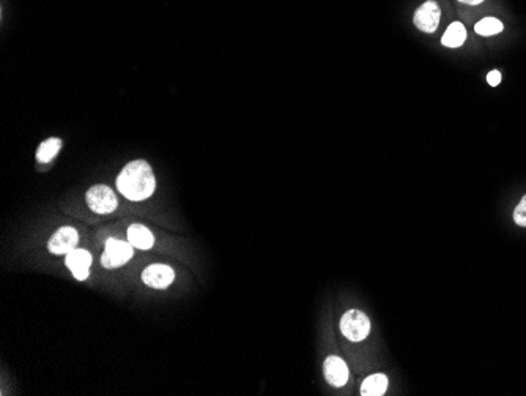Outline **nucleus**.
Masks as SVG:
<instances>
[{"mask_svg":"<svg viewBox=\"0 0 526 396\" xmlns=\"http://www.w3.org/2000/svg\"><path fill=\"white\" fill-rule=\"evenodd\" d=\"M175 280V272L169 265L153 264L142 272V281L154 289H166Z\"/></svg>","mask_w":526,"mask_h":396,"instance_id":"nucleus-6","label":"nucleus"},{"mask_svg":"<svg viewBox=\"0 0 526 396\" xmlns=\"http://www.w3.org/2000/svg\"><path fill=\"white\" fill-rule=\"evenodd\" d=\"M60 147H62V140H60L59 138H51V139L43 140L37 150V160L39 161V163H49V161L56 158Z\"/></svg>","mask_w":526,"mask_h":396,"instance_id":"nucleus-13","label":"nucleus"},{"mask_svg":"<svg viewBox=\"0 0 526 396\" xmlns=\"http://www.w3.org/2000/svg\"><path fill=\"white\" fill-rule=\"evenodd\" d=\"M117 188L126 199L134 203L150 198L157 188V180H154L150 164L144 160L131 161L120 172Z\"/></svg>","mask_w":526,"mask_h":396,"instance_id":"nucleus-1","label":"nucleus"},{"mask_svg":"<svg viewBox=\"0 0 526 396\" xmlns=\"http://www.w3.org/2000/svg\"><path fill=\"white\" fill-rule=\"evenodd\" d=\"M128 241L139 250H150L154 244L153 234L142 224H133L128 229Z\"/></svg>","mask_w":526,"mask_h":396,"instance_id":"nucleus-10","label":"nucleus"},{"mask_svg":"<svg viewBox=\"0 0 526 396\" xmlns=\"http://www.w3.org/2000/svg\"><path fill=\"white\" fill-rule=\"evenodd\" d=\"M458 2L467 4V5H479V4H482L484 0H458Z\"/></svg>","mask_w":526,"mask_h":396,"instance_id":"nucleus-17","label":"nucleus"},{"mask_svg":"<svg viewBox=\"0 0 526 396\" xmlns=\"http://www.w3.org/2000/svg\"><path fill=\"white\" fill-rule=\"evenodd\" d=\"M467 40V30H465L463 24L460 23H454L448 27V30L444 32V35L441 38V43L448 48H458L462 46Z\"/></svg>","mask_w":526,"mask_h":396,"instance_id":"nucleus-12","label":"nucleus"},{"mask_svg":"<svg viewBox=\"0 0 526 396\" xmlns=\"http://www.w3.org/2000/svg\"><path fill=\"white\" fill-rule=\"evenodd\" d=\"M323 371H325V378L331 385L342 387L347 384L348 368L342 359L328 357L325 360V365H323Z\"/></svg>","mask_w":526,"mask_h":396,"instance_id":"nucleus-9","label":"nucleus"},{"mask_svg":"<svg viewBox=\"0 0 526 396\" xmlns=\"http://www.w3.org/2000/svg\"><path fill=\"white\" fill-rule=\"evenodd\" d=\"M79 241V234L74 227L65 226L51 237L48 248L52 254H68L76 248Z\"/></svg>","mask_w":526,"mask_h":396,"instance_id":"nucleus-7","label":"nucleus"},{"mask_svg":"<svg viewBox=\"0 0 526 396\" xmlns=\"http://www.w3.org/2000/svg\"><path fill=\"white\" fill-rule=\"evenodd\" d=\"M87 204L95 213H112L117 209L116 193L106 185H95L87 191Z\"/></svg>","mask_w":526,"mask_h":396,"instance_id":"nucleus-4","label":"nucleus"},{"mask_svg":"<svg viewBox=\"0 0 526 396\" xmlns=\"http://www.w3.org/2000/svg\"><path fill=\"white\" fill-rule=\"evenodd\" d=\"M514 221L522 227H526V196L520 200V204L517 205V209L514 212Z\"/></svg>","mask_w":526,"mask_h":396,"instance_id":"nucleus-15","label":"nucleus"},{"mask_svg":"<svg viewBox=\"0 0 526 396\" xmlns=\"http://www.w3.org/2000/svg\"><path fill=\"white\" fill-rule=\"evenodd\" d=\"M133 245L130 241L109 239L106 241V250L101 256L104 268H117L125 265L133 258Z\"/></svg>","mask_w":526,"mask_h":396,"instance_id":"nucleus-3","label":"nucleus"},{"mask_svg":"<svg viewBox=\"0 0 526 396\" xmlns=\"http://www.w3.org/2000/svg\"><path fill=\"white\" fill-rule=\"evenodd\" d=\"M504 25L501 21H498L496 18H484L482 21H479L475 27L476 33H479V35L482 37H491V35H496V33L503 32Z\"/></svg>","mask_w":526,"mask_h":396,"instance_id":"nucleus-14","label":"nucleus"},{"mask_svg":"<svg viewBox=\"0 0 526 396\" xmlns=\"http://www.w3.org/2000/svg\"><path fill=\"white\" fill-rule=\"evenodd\" d=\"M389 380L384 374H372L362 382L361 395L362 396H381L388 390Z\"/></svg>","mask_w":526,"mask_h":396,"instance_id":"nucleus-11","label":"nucleus"},{"mask_svg":"<svg viewBox=\"0 0 526 396\" xmlns=\"http://www.w3.org/2000/svg\"><path fill=\"white\" fill-rule=\"evenodd\" d=\"M65 264L70 268V272L74 275V278L79 281H84L89 278V268L92 265V254L87 250L74 248L73 251L66 254Z\"/></svg>","mask_w":526,"mask_h":396,"instance_id":"nucleus-8","label":"nucleus"},{"mask_svg":"<svg viewBox=\"0 0 526 396\" xmlns=\"http://www.w3.org/2000/svg\"><path fill=\"white\" fill-rule=\"evenodd\" d=\"M501 79H503L501 73H500V71H496V70L490 71V73H489V75H487V83H489V84H490L491 87H496L498 84H500V83H501Z\"/></svg>","mask_w":526,"mask_h":396,"instance_id":"nucleus-16","label":"nucleus"},{"mask_svg":"<svg viewBox=\"0 0 526 396\" xmlns=\"http://www.w3.org/2000/svg\"><path fill=\"white\" fill-rule=\"evenodd\" d=\"M441 10L436 2H426L422 4L415 13V24L420 30L432 33L438 29L440 24Z\"/></svg>","mask_w":526,"mask_h":396,"instance_id":"nucleus-5","label":"nucleus"},{"mask_svg":"<svg viewBox=\"0 0 526 396\" xmlns=\"http://www.w3.org/2000/svg\"><path fill=\"white\" fill-rule=\"evenodd\" d=\"M341 330L347 340L358 343L367 338L370 332V320L362 311L350 310L341 319Z\"/></svg>","mask_w":526,"mask_h":396,"instance_id":"nucleus-2","label":"nucleus"}]
</instances>
